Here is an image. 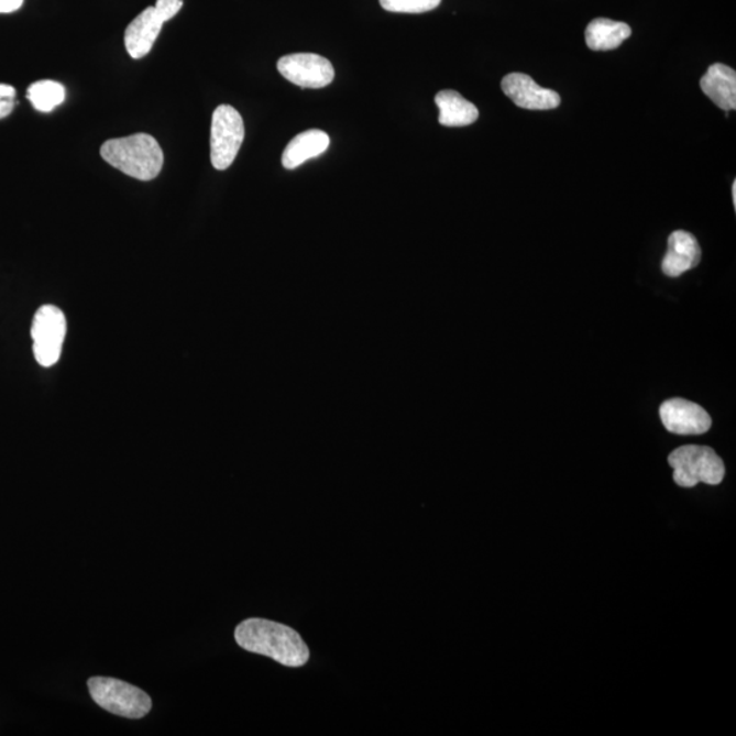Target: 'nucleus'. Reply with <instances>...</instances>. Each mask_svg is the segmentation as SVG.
Returning <instances> with one entry per match:
<instances>
[{"label": "nucleus", "instance_id": "nucleus-9", "mask_svg": "<svg viewBox=\"0 0 736 736\" xmlns=\"http://www.w3.org/2000/svg\"><path fill=\"white\" fill-rule=\"evenodd\" d=\"M501 87L504 94L524 110H553L561 105V97L556 90L539 87L527 74H507L502 79Z\"/></svg>", "mask_w": 736, "mask_h": 736}, {"label": "nucleus", "instance_id": "nucleus-19", "mask_svg": "<svg viewBox=\"0 0 736 736\" xmlns=\"http://www.w3.org/2000/svg\"><path fill=\"white\" fill-rule=\"evenodd\" d=\"M158 13L162 14L165 22L173 20L176 14L184 8V0H157L156 6Z\"/></svg>", "mask_w": 736, "mask_h": 736}, {"label": "nucleus", "instance_id": "nucleus-12", "mask_svg": "<svg viewBox=\"0 0 736 736\" xmlns=\"http://www.w3.org/2000/svg\"><path fill=\"white\" fill-rule=\"evenodd\" d=\"M706 97L724 111H734L736 108V73L734 68L715 63L700 83Z\"/></svg>", "mask_w": 736, "mask_h": 736}, {"label": "nucleus", "instance_id": "nucleus-21", "mask_svg": "<svg viewBox=\"0 0 736 736\" xmlns=\"http://www.w3.org/2000/svg\"><path fill=\"white\" fill-rule=\"evenodd\" d=\"M733 201H734V207L736 208V182L733 184Z\"/></svg>", "mask_w": 736, "mask_h": 736}, {"label": "nucleus", "instance_id": "nucleus-7", "mask_svg": "<svg viewBox=\"0 0 736 736\" xmlns=\"http://www.w3.org/2000/svg\"><path fill=\"white\" fill-rule=\"evenodd\" d=\"M279 74L300 88L321 89L332 84L334 68L323 56L317 54H293L283 56L277 63Z\"/></svg>", "mask_w": 736, "mask_h": 736}, {"label": "nucleus", "instance_id": "nucleus-13", "mask_svg": "<svg viewBox=\"0 0 736 736\" xmlns=\"http://www.w3.org/2000/svg\"><path fill=\"white\" fill-rule=\"evenodd\" d=\"M329 144V135L321 130H308L296 135L283 153L284 168L295 169L308 160L321 156L328 151Z\"/></svg>", "mask_w": 736, "mask_h": 736}, {"label": "nucleus", "instance_id": "nucleus-20", "mask_svg": "<svg viewBox=\"0 0 736 736\" xmlns=\"http://www.w3.org/2000/svg\"><path fill=\"white\" fill-rule=\"evenodd\" d=\"M24 0H0V13H13L21 8Z\"/></svg>", "mask_w": 736, "mask_h": 736}, {"label": "nucleus", "instance_id": "nucleus-18", "mask_svg": "<svg viewBox=\"0 0 736 736\" xmlns=\"http://www.w3.org/2000/svg\"><path fill=\"white\" fill-rule=\"evenodd\" d=\"M15 89L10 85L0 84V119L9 117L13 112L15 102Z\"/></svg>", "mask_w": 736, "mask_h": 736}, {"label": "nucleus", "instance_id": "nucleus-3", "mask_svg": "<svg viewBox=\"0 0 736 736\" xmlns=\"http://www.w3.org/2000/svg\"><path fill=\"white\" fill-rule=\"evenodd\" d=\"M669 464L674 470V482L679 487L692 488L699 483L717 486L726 475V466L710 447L686 444L669 455Z\"/></svg>", "mask_w": 736, "mask_h": 736}, {"label": "nucleus", "instance_id": "nucleus-14", "mask_svg": "<svg viewBox=\"0 0 736 736\" xmlns=\"http://www.w3.org/2000/svg\"><path fill=\"white\" fill-rule=\"evenodd\" d=\"M436 105L439 110L438 122L447 128H464L479 119L477 108L455 90H441L436 96Z\"/></svg>", "mask_w": 736, "mask_h": 736}, {"label": "nucleus", "instance_id": "nucleus-5", "mask_svg": "<svg viewBox=\"0 0 736 736\" xmlns=\"http://www.w3.org/2000/svg\"><path fill=\"white\" fill-rule=\"evenodd\" d=\"M244 140V123L235 108L222 105L216 108L210 130V162L224 171L235 162Z\"/></svg>", "mask_w": 736, "mask_h": 736}, {"label": "nucleus", "instance_id": "nucleus-8", "mask_svg": "<svg viewBox=\"0 0 736 736\" xmlns=\"http://www.w3.org/2000/svg\"><path fill=\"white\" fill-rule=\"evenodd\" d=\"M666 430L677 436H703L711 430L712 419L701 405L683 398L667 399L660 407Z\"/></svg>", "mask_w": 736, "mask_h": 736}, {"label": "nucleus", "instance_id": "nucleus-6", "mask_svg": "<svg viewBox=\"0 0 736 736\" xmlns=\"http://www.w3.org/2000/svg\"><path fill=\"white\" fill-rule=\"evenodd\" d=\"M66 332V317L61 308L45 305L34 314L31 334L34 359L40 366L48 369L59 362Z\"/></svg>", "mask_w": 736, "mask_h": 736}, {"label": "nucleus", "instance_id": "nucleus-10", "mask_svg": "<svg viewBox=\"0 0 736 736\" xmlns=\"http://www.w3.org/2000/svg\"><path fill=\"white\" fill-rule=\"evenodd\" d=\"M164 24L165 20L154 6L131 21L124 32V45L131 58L142 59L151 53Z\"/></svg>", "mask_w": 736, "mask_h": 736}, {"label": "nucleus", "instance_id": "nucleus-1", "mask_svg": "<svg viewBox=\"0 0 736 736\" xmlns=\"http://www.w3.org/2000/svg\"><path fill=\"white\" fill-rule=\"evenodd\" d=\"M235 640L249 652L267 656L285 667H301L310 659V649L299 633L278 622L245 619L237 627Z\"/></svg>", "mask_w": 736, "mask_h": 736}, {"label": "nucleus", "instance_id": "nucleus-11", "mask_svg": "<svg viewBox=\"0 0 736 736\" xmlns=\"http://www.w3.org/2000/svg\"><path fill=\"white\" fill-rule=\"evenodd\" d=\"M701 262V248L697 239L686 231L672 232L669 238V251L661 262L666 276L679 277L694 270Z\"/></svg>", "mask_w": 736, "mask_h": 736}, {"label": "nucleus", "instance_id": "nucleus-4", "mask_svg": "<svg viewBox=\"0 0 736 736\" xmlns=\"http://www.w3.org/2000/svg\"><path fill=\"white\" fill-rule=\"evenodd\" d=\"M88 686L95 703L113 715L141 718L152 710V700L144 690L119 679L94 677Z\"/></svg>", "mask_w": 736, "mask_h": 736}, {"label": "nucleus", "instance_id": "nucleus-17", "mask_svg": "<svg viewBox=\"0 0 736 736\" xmlns=\"http://www.w3.org/2000/svg\"><path fill=\"white\" fill-rule=\"evenodd\" d=\"M391 13L420 14L437 9L441 0H380Z\"/></svg>", "mask_w": 736, "mask_h": 736}, {"label": "nucleus", "instance_id": "nucleus-2", "mask_svg": "<svg viewBox=\"0 0 736 736\" xmlns=\"http://www.w3.org/2000/svg\"><path fill=\"white\" fill-rule=\"evenodd\" d=\"M101 157L121 173L139 180H152L162 173L164 153L150 134H134L105 142Z\"/></svg>", "mask_w": 736, "mask_h": 736}, {"label": "nucleus", "instance_id": "nucleus-15", "mask_svg": "<svg viewBox=\"0 0 736 736\" xmlns=\"http://www.w3.org/2000/svg\"><path fill=\"white\" fill-rule=\"evenodd\" d=\"M631 36V28L625 22L596 19L586 26L585 42L592 51H613Z\"/></svg>", "mask_w": 736, "mask_h": 736}, {"label": "nucleus", "instance_id": "nucleus-16", "mask_svg": "<svg viewBox=\"0 0 736 736\" xmlns=\"http://www.w3.org/2000/svg\"><path fill=\"white\" fill-rule=\"evenodd\" d=\"M65 97L66 92L63 85L50 81V79L34 83L28 89V99H30L32 106L40 112L47 113L53 111L55 107L61 106L65 101Z\"/></svg>", "mask_w": 736, "mask_h": 736}]
</instances>
